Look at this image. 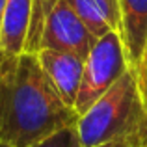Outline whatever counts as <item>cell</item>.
<instances>
[{"mask_svg": "<svg viewBox=\"0 0 147 147\" xmlns=\"http://www.w3.org/2000/svg\"><path fill=\"white\" fill-rule=\"evenodd\" d=\"M134 76H136L138 82V90H140V97H142V104H144V110L147 115V45L144 50V56H142V61L138 65V69L134 71Z\"/></svg>", "mask_w": 147, "mask_h": 147, "instance_id": "obj_10", "label": "cell"}, {"mask_svg": "<svg viewBox=\"0 0 147 147\" xmlns=\"http://www.w3.org/2000/svg\"><path fill=\"white\" fill-rule=\"evenodd\" d=\"M129 71L127 58L117 32H110L95 41L91 52L84 61L75 112L82 115L97 99H100L125 73Z\"/></svg>", "mask_w": 147, "mask_h": 147, "instance_id": "obj_3", "label": "cell"}, {"mask_svg": "<svg viewBox=\"0 0 147 147\" xmlns=\"http://www.w3.org/2000/svg\"><path fill=\"white\" fill-rule=\"evenodd\" d=\"M34 0H6L0 30V52L19 56L24 52Z\"/></svg>", "mask_w": 147, "mask_h": 147, "instance_id": "obj_7", "label": "cell"}, {"mask_svg": "<svg viewBox=\"0 0 147 147\" xmlns=\"http://www.w3.org/2000/svg\"><path fill=\"white\" fill-rule=\"evenodd\" d=\"M95 37L86 28L82 21L76 17V13L71 9L65 0H56L50 7L45 28L41 34L39 50H61V52H71L86 60L95 45Z\"/></svg>", "mask_w": 147, "mask_h": 147, "instance_id": "obj_4", "label": "cell"}, {"mask_svg": "<svg viewBox=\"0 0 147 147\" xmlns=\"http://www.w3.org/2000/svg\"><path fill=\"white\" fill-rule=\"evenodd\" d=\"M0 147H2V145H0Z\"/></svg>", "mask_w": 147, "mask_h": 147, "instance_id": "obj_13", "label": "cell"}, {"mask_svg": "<svg viewBox=\"0 0 147 147\" xmlns=\"http://www.w3.org/2000/svg\"><path fill=\"white\" fill-rule=\"evenodd\" d=\"M30 147H82V144L78 140L75 127H67V129L58 130L56 134H52L47 140L39 142L36 145H30Z\"/></svg>", "mask_w": 147, "mask_h": 147, "instance_id": "obj_9", "label": "cell"}, {"mask_svg": "<svg viewBox=\"0 0 147 147\" xmlns=\"http://www.w3.org/2000/svg\"><path fill=\"white\" fill-rule=\"evenodd\" d=\"M4 9H6V0H0V30H2V19H4Z\"/></svg>", "mask_w": 147, "mask_h": 147, "instance_id": "obj_12", "label": "cell"}, {"mask_svg": "<svg viewBox=\"0 0 147 147\" xmlns=\"http://www.w3.org/2000/svg\"><path fill=\"white\" fill-rule=\"evenodd\" d=\"M119 39L129 71H136L147 45V0H119Z\"/></svg>", "mask_w": 147, "mask_h": 147, "instance_id": "obj_6", "label": "cell"}, {"mask_svg": "<svg viewBox=\"0 0 147 147\" xmlns=\"http://www.w3.org/2000/svg\"><path fill=\"white\" fill-rule=\"evenodd\" d=\"M76 121L78 114L56 93L37 54L0 52V145H36Z\"/></svg>", "mask_w": 147, "mask_h": 147, "instance_id": "obj_1", "label": "cell"}, {"mask_svg": "<svg viewBox=\"0 0 147 147\" xmlns=\"http://www.w3.org/2000/svg\"><path fill=\"white\" fill-rule=\"evenodd\" d=\"M37 60H39L45 75L49 76L50 84L54 86L56 93L61 97V100L67 106L75 108L86 60L71 52L50 49H41L37 52Z\"/></svg>", "mask_w": 147, "mask_h": 147, "instance_id": "obj_5", "label": "cell"}, {"mask_svg": "<svg viewBox=\"0 0 147 147\" xmlns=\"http://www.w3.org/2000/svg\"><path fill=\"white\" fill-rule=\"evenodd\" d=\"M75 129L82 147H100L147 130V115L134 73L127 71L102 97L78 115Z\"/></svg>", "mask_w": 147, "mask_h": 147, "instance_id": "obj_2", "label": "cell"}, {"mask_svg": "<svg viewBox=\"0 0 147 147\" xmlns=\"http://www.w3.org/2000/svg\"><path fill=\"white\" fill-rule=\"evenodd\" d=\"M100 147H147V130L119 138V140H114V142H108V144Z\"/></svg>", "mask_w": 147, "mask_h": 147, "instance_id": "obj_11", "label": "cell"}, {"mask_svg": "<svg viewBox=\"0 0 147 147\" xmlns=\"http://www.w3.org/2000/svg\"><path fill=\"white\" fill-rule=\"evenodd\" d=\"M95 39L119 32V0H65Z\"/></svg>", "mask_w": 147, "mask_h": 147, "instance_id": "obj_8", "label": "cell"}]
</instances>
